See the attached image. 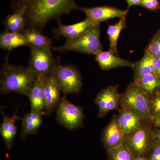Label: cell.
I'll list each match as a JSON object with an SVG mask.
<instances>
[{"label": "cell", "mask_w": 160, "mask_h": 160, "mask_svg": "<svg viewBox=\"0 0 160 160\" xmlns=\"http://www.w3.org/2000/svg\"><path fill=\"white\" fill-rule=\"evenodd\" d=\"M30 46L22 32L5 31L0 34V47L9 51L21 46Z\"/></svg>", "instance_id": "d6986e66"}, {"label": "cell", "mask_w": 160, "mask_h": 160, "mask_svg": "<svg viewBox=\"0 0 160 160\" xmlns=\"http://www.w3.org/2000/svg\"><path fill=\"white\" fill-rule=\"evenodd\" d=\"M58 26L54 29L53 32L56 36L65 38L66 42H69L78 37L94 25L90 20L87 18L80 22L68 26L63 25L60 20L58 21Z\"/></svg>", "instance_id": "4fadbf2b"}, {"label": "cell", "mask_w": 160, "mask_h": 160, "mask_svg": "<svg viewBox=\"0 0 160 160\" xmlns=\"http://www.w3.org/2000/svg\"><path fill=\"white\" fill-rule=\"evenodd\" d=\"M45 108L44 113L46 116L50 115L57 109L62 98L59 86L53 76H46L44 80Z\"/></svg>", "instance_id": "8fae6325"}, {"label": "cell", "mask_w": 160, "mask_h": 160, "mask_svg": "<svg viewBox=\"0 0 160 160\" xmlns=\"http://www.w3.org/2000/svg\"><path fill=\"white\" fill-rule=\"evenodd\" d=\"M79 10L85 13L86 18L91 21L94 25L116 18H120L126 16L129 9L122 10L112 6H104L97 7L84 8L80 7Z\"/></svg>", "instance_id": "30bf717a"}, {"label": "cell", "mask_w": 160, "mask_h": 160, "mask_svg": "<svg viewBox=\"0 0 160 160\" xmlns=\"http://www.w3.org/2000/svg\"><path fill=\"white\" fill-rule=\"evenodd\" d=\"M149 105L152 117L160 114V92H156L150 98Z\"/></svg>", "instance_id": "4316f807"}, {"label": "cell", "mask_w": 160, "mask_h": 160, "mask_svg": "<svg viewBox=\"0 0 160 160\" xmlns=\"http://www.w3.org/2000/svg\"><path fill=\"white\" fill-rule=\"evenodd\" d=\"M153 145L160 146V129L156 131L153 134Z\"/></svg>", "instance_id": "4dcf8cb0"}, {"label": "cell", "mask_w": 160, "mask_h": 160, "mask_svg": "<svg viewBox=\"0 0 160 160\" xmlns=\"http://www.w3.org/2000/svg\"><path fill=\"white\" fill-rule=\"evenodd\" d=\"M1 111L2 115V122L0 127V132L6 148L9 150L13 146L15 138L17 134L16 121L22 120V118L17 115L18 109L11 117L7 116L5 114L2 106H1Z\"/></svg>", "instance_id": "5bb4252c"}, {"label": "cell", "mask_w": 160, "mask_h": 160, "mask_svg": "<svg viewBox=\"0 0 160 160\" xmlns=\"http://www.w3.org/2000/svg\"><path fill=\"white\" fill-rule=\"evenodd\" d=\"M30 49L29 68L36 76L43 75L46 76L51 75L57 65L51 49L38 48L32 45Z\"/></svg>", "instance_id": "ba28073f"}, {"label": "cell", "mask_w": 160, "mask_h": 160, "mask_svg": "<svg viewBox=\"0 0 160 160\" xmlns=\"http://www.w3.org/2000/svg\"><path fill=\"white\" fill-rule=\"evenodd\" d=\"M153 145V134L146 126H141L135 131L125 135L123 146L134 158L144 157Z\"/></svg>", "instance_id": "8992f818"}, {"label": "cell", "mask_w": 160, "mask_h": 160, "mask_svg": "<svg viewBox=\"0 0 160 160\" xmlns=\"http://www.w3.org/2000/svg\"><path fill=\"white\" fill-rule=\"evenodd\" d=\"M139 6L152 11H157L160 9L159 0H142Z\"/></svg>", "instance_id": "83f0119b"}, {"label": "cell", "mask_w": 160, "mask_h": 160, "mask_svg": "<svg viewBox=\"0 0 160 160\" xmlns=\"http://www.w3.org/2000/svg\"><path fill=\"white\" fill-rule=\"evenodd\" d=\"M0 74L1 94L17 93L27 96L34 85L36 77L29 66L9 64L8 55L5 58Z\"/></svg>", "instance_id": "7a4b0ae2"}, {"label": "cell", "mask_w": 160, "mask_h": 160, "mask_svg": "<svg viewBox=\"0 0 160 160\" xmlns=\"http://www.w3.org/2000/svg\"><path fill=\"white\" fill-rule=\"evenodd\" d=\"M95 60L100 68L103 70H109L118 67H130L132 69L134 63L124 59L111 52L101 51L95 55Z\"/></svg>", "instance_id": "2e32d148"}, {"label": "cell", "mask_w": 160, "mask_h": 160, "mask_svg": "<svg viewBox=\"0 0 160 160\" xmlns=\"http://www.w3.org/2000/svg\"><path fill=\"white\" fill-rule=\"evenodd\" d=\"M118 122L125 135L137 129L141 126L142 119L128 109H120L118 116Z\"/></svg>", "instance_id": "ac0fdd59"}, {"label": "cell", "mask_w": 160, "mask_h": 160, "mask_svg": "<svg viewBox=\"0 0 160 160\" xmlns=\"http://www.w3.org/2000/svg\"><path fill=\"white\" fill-rule=\"evenodd\" d=\"M57 120L59 123L69 130H74L83 125L84 114L82 109L69 102L64 95L56 109Z\"/></svg>", "instance_id": "52a82bcc"}, {"label": "cell", "mask_w": 160, "mask_h": 160, "mask_svg": "<svg viewBox=\"0 0 160 160\" xmlns=\"http://www.w3.org/2000/svg\"><path fill=\"white\" fill-rule=\"evenodd\" d=\"M22 33L29 45L38 48L52 49V39L41 34L40 32L32 28H26Z\"/></svg>", "instance_id": "7402d4cb"}, {"label": "cell", "mask_w": 160, "mask_h": 160, "mask_svg": "<svg viewBox=\"0 0 160 160\" xmlns=\"http://www.w3.org/2000/svg\"><path fill=\"white\" fill-rule=\"evenodd\" d=\"M52 75L64 95L78 93L82 88V81L77 68L72 65H62L58 58Z\"/></svg>", "instance_id": "5b68a950"}, {"label": "cell", "mask_w": 160, "mask_h": 160, "mask_svg": "<svg viewBox=\"0 0 160 160\" xmlns=\"http://www.w3.org/2000/svg\"><path fill=\"white\" fill-rule=\"evenodd\" d=\"M155 74L160 78V59L155 58L154 61Z\"/></svg>", "instance_id": "f546056e"}, {"label": "cell", "mask_w": 160, "mask_h": 160, "mask_svg": "<svg viewBox=\"0 0 160 160\" xmlns=\"http://www.w3.org/2000/svg\"><path fill=\"white\" fill-rule=\"evenodd\" d=\"M11 7L14 11L25 8L26 28L41 32L50 20L60 21L62 15L80 6L75 0H12Z\"/></svg>", "instance_id": "6da1fadb"}, {"label": "cell", "mask_w": 160, "mask_h": 160, "mask_svg": "<svg viewBox=\"0 0 160 160\" xmlns=\"http://www.w3.org/2000/svg\"><path fill=\"white\" fill-rule=\"evenodd\" d=\"M146 50L155 58L160 59V29L158 30L152 38Z\"/></svg>", "instance_id": "484cf974"}, {"label": "cell", "mask_w": 160, "mask_h": 160, "mask_svg": "<svg viewBox=\"0 0 160 160\" xmlns=\"http://www.w3.org/2000/svg\"><path fill=\"white\" fill-rule=\"evenodd\" d=\"M126 27V16L120 18L118 22L114 25H108L107 34L109 42V50L118 56V40L121 31Z\"/></svg>", "instance_id": "603a6c76"}, {"label": "cell", "mask_w": 160, "mask_h": 160, "mask_svg": "<svg viewBox=\"0 0 160 160\" xmlns=\"http://www.w3.org/2000/svg\"><path fill=\"white\" fill-rule=\"evenodd\" d=\"M128 4V7L133 6H140L142 0H125Z\"/></svg>", "instance_id": "1f68e13d"}, {"label": "cell", "mask_w": 160, "mask_h": 160, "mask_svg": "<svg viewBox=\"0 0 160 160\" xmlns=\"http://www.w3.org/2000/svg\"><path fill=\"white\" fill-rule=\"evenodd\" d=\"M135 82L149 98L155 94L160 86V78L153 73L145 76Z\"/></svg>", "instance_id": "cb8c5ba5"}, {"label": "cell", "mask_w": 160, "mask_h": 160, "mask_svg": "<svg viewBox=\"0 0 160 160\" xmlns=\"http://www.w3.org/2000/svg\"><path fill=\"white\" fill-rule=\"evenodd\" d=\"M43 115H45L43 112L32 110L24 115L22 119V130L20 134L22 139H26L28 136L37 133L43 122Z\"/></svg>", "instance_id": "9a60e30c"}, {"label": "cell", "mask_w": 160, "mask_h": 160, "mask_svg": "<svg viewBox=\"0 0 160 160\" xmlns=\"http://www.w3.org/2000/svg\"><path fill=\"white\" fill-rule=\"evenodd\" d=\"M14 13L9 14L4 21L5 31L21 32L26 27L25 8L15 10Z\"/></svg>", "instance_id": "44dd1931"}, {"label": "cell", "mask_w": 160, "mask_h": 160, "mask_svg": "<svg viewBox=\"0 0 160 160\" xmlns=\"http://www.w3.org/2000/svg\"><path fill=\"white\" fill-rule=\"evenodd\" d=\"M133 160H150L144 157H138L134 158Z\"/></svg>", "instance_id": "836d02e7"}, {"label": "cell", "mask_w": 160, "mask_h": 160, "mask_svg": "<svg viewBox=\"0 0 160 160\" xmlns=\"http://www.w3.org/2000/svg\"><path fill=\"white\" fill-rule=\"evenodd\" d=\"M120 99L117 86H108L101 90L94 100L99 108L98 118H102L109 112L117 109Z\"/></svg>", "instance_id": "9c48e42d"}, {"label": "cell", "mask_w": 160, "mask_h": 160, "mask_svg": "<svg viewBox=\"0 0 160 160\" xmlns=\"http://www.w3.org/2000/svg\"><path fill=\"white\" fill-rule=\"evenodd\" d=\"M154 58L152 55L146 50L143 58L134 63L132 69L134 72L135 82L147 75L155 74Z\"/></svg>", "instance_id": "ffe728a7"}, {"label": "cell", "mask_w": 160, "mask_h": 160, "mask_svg": "<svg viewBox=\"0 0 160 160\" xmlns=\"http://www.w3.org/2000/svg\"><path fill=\"white\" fill-rule=\"evenodd\" d=\"M46 76L37 75L35 82L27 96L29 98L31 110L43 112L45 108L44 80Z\"/></svg>", "instance_id": "e0dca14e"}, {"label": "cell", "mask_w": 160, "mask_h": 160, "mask_svg": "<svg viewBox=\"0 0 160 160\" xmlns=\"http://www.w3.org/2000/svg\"><path fill=\"white\" fill-rule=\"evenodd\" d=\"M109 160H133L134 157L125 146H118L107 151Z\"/></svg>", "instance_id": "d4e9b609"}, {"label": "cell", "mask_w": 160, "mask_h": 160, "mask_svg": "<svg viewBox=\"0 0 160 160\" xmlns=\"http://www.w3.org/2000/svg\"><path fill=\"white\" fill-rule=\"evenodd\" d=\"M157 92H160V86L159 88H158V90H157Z\"/></svg>", "instance_id": "e575fe53"}, {"label": "cell", "mask_w": 160, "mask_h": 160, "mask_svg": "<svg viewBox=\"0 0 160 160\" xmlns=\"http://www.w3.org/2000/svg\"><path fill=\"white\" fill-rule=\"evenodd\" d=\"M54 51H73L96 55L102 50L100 41V25H93L90 29L74 39L66 42L64 45L52 47Z\"/></svg>", "instance_id": "277c9868"}, {"label": "cell", "mask_w": 160, "mask_h": 160, "mask_svg": "<svg viewBox=\"0 0 160 160\" xmlns=\"http://www.w3.org/2000/svg\"><path fill=\"white\" fill-rule=\"evenodd\" d=\"M152 121L156 126L160 127V114L152 117Z\"/></svg>", "instance_id": "d6a6232c"}, {"label": "cell", "mask_w": 160, "mask_h": 160, "mask_svg": "<svg viewBox=\"0 0 160 160\" xmlns=\"http://www.w3.org/2000/svg\"><path fill=\"white\" fill-rule=\"evenodd\" d=\"M149 101V96L134 82L129 85L126 91L120 96V105L122 108L128 109L142 120L149 122L152 119Z\"/></svg>", "instance_id": "3957f363"}, {"label": "cell", "mask_w": 160, "mask_h": 160, "mask_svg": "<svg viewBox=\"0 0 160 160\" xmlns=\"http://www.w3.org/2000/svg\"><path fill=\"white\" fill-rule=\"evenodd\" d=\"M125 134L121 129L118 116H114L110 123L104 129L102 141L107 151L111 149L123 145Z\"/></svg>", "instance_id": "7c38bea8"}, {"label": "cell", "mask_w": 160, "mask_h": 160, "mask_svg": "<svg viewBox=\"0 0 160 160\" xmlns=\"http://www.w3.org/2000/svg\"><path fill=\"white\" fill-rule=\"evenodd\" d=\"M149 160H160V146H156Z\"/></svg>", "instance_id": "f1b7e54d"}]
</instances>
